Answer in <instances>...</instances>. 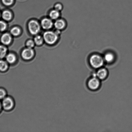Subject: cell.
I'll list each match as a JSON object with an SVG mask.
<instances>
[{"label": "cell", "instance_id": "d6986e66", "mask_svg": "<svg viewBox=\"0 0 132 132\" xmlns=\"http://www.w3.org/2000/svg\"><path fill=\"white\" fill-rule=\"evenodd\" d=\"M6 93L4 89L0 88V100L3 99L6 97Z\"/></svg>", "mask_w": 132, "mask_h": 132}, {"label": "cell", "instance_id": "ac0fdd59", "mask_svg": "<svg viewBox=\"0 0 132 132\" xmlns=\"http://www.w3.org/2000/svg\"><path fill=\"white\" fill-rule=\"evenodd\" d=\"M34 42L36 45H40L43 42V38L40 36H37L34 38Z\"/></svg>", "mask_w": 132, "mask_h": 132}, {"label": "cell", "instance_id": "ffe728a7", "mask_svg": "<svg viewBox=\"0 0 132 132\" xmlns=\"http://www.w3.org/2000/svg\"><path fill=\"white\" fill-rule=\"evenodd\" d=\"M6 28V24L4 22L0 21V31H3Z\"/></svg>", "mask_w": 132, "mask_h": 132}, {"label": "cell", "instance_id": "e0dca14e", "mask_svg": "<svg viewBox=\"0 0 132 132\" xmlns=\"http://www.w3.org/2000/svg\"><path fill=\"white\" fill-rule=\"evenodd\" d=\"M7 49L4 46H0V59L4 57L6 53Z\"/></svg>", "mask_w": 132, "mask_h": 132}, {"label": "cell", "instance_id": "6da1fadb", "mask_svg": "<svg viewBox=\"0 0 132 132\" xmlns=\"http://www.w3.org/2000/svg\"><path fill=\"white\" fill-rule=\"evenodd\" d=\"M89 62L93 68H100L104 64L105 61L103 56L97 53H94L90 55Z\"/></svg>", "mask_w": 132, "mask_h": 132}, {"label": "cell", "instance_id": "30bf717a", "mask_svg": "<svg viewBox=\"0 0 132 132\" xmlns=\"http://www.w3.org/2000/svg\"><path fill=\"white\" fill-rule=\"evenodd\" d=\"M1 42L5 45H8L11 41V37L10 35L8 33H5L1 37Z\"/></svg>", "mask_w": 132, "mask_h": 132}, {"label": "cell", "instance_id": "5b68a950", "mask_svg": "<svg viewBox=\"0 0 132 132\" xmlns=\"http://www.w3.org/2000/svg\"><path fill=\"white\" fill-rule=\"evenodd\" d=\"M99 79L96 77H94L90 79L88 82V86L92 90H96L99 87L100 85Z\"/></svg>", "mask_w": 132, "mask_h": 132}, {"label": "cell", "instance_id": "d4e9b609", "mask_svg": "<svg viewBox=\"0 0 132 132\" xmlns=\"http://www.w3.org/2000/svg\"><path fill=\"white\" fill-rule=\"evenodd\" d=\"M2 103H1V102H0V111H1V108H2Z\"/></svg>", "mask_w": 132, "mask_h": 132}, {"label": "cell", "instance_id": "2e32d148", "mask_svg": "<svg viewBox=\"0 0 132 132\" xmlns=\"http://www.w3.org/2000/svg\"><path fill=\"white\" fill-rule=\"evenodd\" d=\"M20 30L17 27H14L10 31V33L12 35L17 36L19 35L20 33Z\"/></svg>", "mask_w": 132, "mask_h": 132}, {"label": "cell", "instance_id": "52a82bcc", "mask_svg": "<svg viewBox=\"0 0 132 132\" xmlns=\"http://www.w3.org/2000/svg\"><path fill=\"white\" fill-rule=\"evenodd\" d=\"M105 62L108 63H111L114 60L115 56L113 53L111 52H108L106 53L103 56Z\"/></svg>", "mask_w": 132, "mask_h": 132}, {"label": "cell", "instance_id": "8992f818", "mask_svg": "<svg viewBox=\"0 0 132 132\" xmlns=\"http://www.w3.org/2000/svg\"><path fill=\"white\" fill-rule=\"evenodd\" d=\"M34 52L32 48H28L24 49L22 52L21 56L24 60H29L33 57Z\"/></svg>", "mask_w": 132, "mask_h": 132}, {"label": "cell", "instance_id": "cb8c5ba5", "mask_svg": "<svg viewBox=\"0 0 132 132\" xmlns=\"http://www.w3.org/2000/svg\"><path fill=\"white\" fill-rule=\"evenodd\" d=\"M59 30L57 29V30L56 31V32H55V33L58 36V35L60 34V31Z\"/></svg>", "mask_w": 132, "mask_h": 132}, {"label": "cell", "instance_id": "5bb4252c", "mask_svg": "<svg viewBox=\"0 0 132 132\" xmlns=\"http://www.w3.org/2000/svg\"><path fill=\"white\" fill-rule=\"evenodd\" d=\"M49 15L50 18L52 19H56L59 17V11L56 10H52L50 12Z\"/></svg>", "mask_w": 132, "mask_h": 132}, {"label": "cell", "instance_id": "277c9868", "mask_svg": "<svg viewBox=\"0 0 132 132\" xmlns=\"http://www.w3.org/2000/svg\"><path fill=\"white\" fill-rule=\"evenodd\" d=\"M2 106L6 111L12 109L14 106V102L12 98L10 97H6L3 99Z\"/></svg>", "mask_w": 132, "mask_h": 132}, {"label": "cell", "instance_id": "603a6c76", "mask_svg": "<svg viewBox=\"0 0 132 132\" xmlns=\"http://www.w3.org/2000/svg\"><path fill=\"white\" fill-rule=\"evenodd\" d=\"M62 6L60 4H58L56 5L55 6V10L58 11H60L62 9Z\"/></svg>", "mask_w": 132, "mask_h": 132}, {"label": "cell", "instance_id": "4fadbf2b", "mask_svg": "<svg viewBox=\"0 0 132 132\" xmlns=\"http://www.w3.org/2000/svg\"><path fill=\"white\" fill-rule=\"evenodd\" d=\"M3 18L5 20L9 21L11 19L12 15L11 12L8 10H5L3 12L2 14Z\"/></svg>", "mask_w": 132, "mask_h": 132}, {"label": "cell", "instance_id": "7c38bea8", "mask_svg": "<svg viewBox=\"0 0 132 132\" xmlns=\"http://www.w3.org/2000/svg\"><path fill=\"white\" fill-rule=\"evenodd\" d=\"M6 60L9 64H13L16 61V56L13 54H10L6 56Z\"/></svg>", "mask_w": 132, "mask_h": 132}, {"label": "cell", "instance_id": "ba28073f", "mask_svg": "<svg viewBox=\"0 0 132 132\" xmlns=\"http://www.w3.org/2000/svg\"><path fill=\"white\" fill-rule=\"evenodd\" d=\"M53 24L52 21L50 19L47 18H45L41 21V26L44 29H50L52 27Z\"/></svg>", "mask_w": 132, "mask_h": 132}, {"label": "cell", "instance_id": "3957f363", "mask_svg": "<svg viewBox=\"0 0 132 132\" xmlns=\"http://www.w3.org/2000/svg\"><path fill=\"white\" fill-rule=\"evenodd\" d=\"M28 29L30 33L33 35H37L40 31L41 27L38 22L32 20L28 24Z\"/></svg>", "mask_w": 132, "mask_h": 132}, {"label": "cell", "instance_id": "9c48e42d", "mask_svg": "<svg viewBox=\"0 0 132 132\" xmlns=\"http://www.w3.org/2000/svg\"><path fill=\"white\" fill-rule=\"evenodd\" d=\"M108 75V72L105 69H99L96 73V77L99 79L103 80Z\"/></svg>", "mask_w": 132, "mask_h": 132}, {"label": "cell", "instance_id": "8fae6325", "mask_svg": "<svg viewBox=\"0 0 132 132\" xmlns=\"http://www.w3.org/2000/svg\"><path fill=\"white\" fill-rule=\"evenodd\" d=\"M66 26L65 22L64 20L59 19L57 20L54 23V26L57 29H63L65 28Z\"/></svg>", "mask_w": 132, "mask_h": 132}, {"label": "cell", "instance_id": "7a4b0ae2", "mask_svg": "<svg viewBox=\"0 0 132 132\" xmlns=\"http://www.w3.org/2000/svg\"><path fill=\"white\" fill-rule=\"evenodd\" d=\"M58 36L55 32L48 31L43 34V39L45 42L49 45H52L56 42Z\"/></svg>", "mask_w": 132, "mask_h": 132}, {"label": "cell", "instance_id": "9a60e30c", "mask_svg": "<svg viewBox=\"0 0 132 132\" xmlns=\"http://www.w3.org/2000/svg\"><path fill=\"white\" fill-rule=\"evenodd\" d=\"M8 68V65L6 62L3 60H0V71L5 72L7 70Z\"/></svg>", "mask_w": 132, "mask_h": 132}, {"label": "cell", "instance_id": "44dd1931", "mask_svg": "<svg viewBox=\"0 0 132 132\" xmlns=\"http://www.w3.org/2000/svg\"><path fill=\"white\" fill-rule=\"evenodd\" d=\"M4 5L7 6H10L12 4L13 0H2Z\"/></svg>", "mask_w": 132, "mask_h": 132}, {"label": "cell", "instance_id": "7402d4cb", "mask_svg": "<svg viewBox=\"0 0 132 132\" xmlns=\"http://www.w3.org/2000/svg\"><path fill=\"white\" fill-rule=\"evenodd\" d=\"M26 45L28 48H32L34 46L35 42L33 41L29 40L27 42Z\"/></svg>", "mask_w": 132, "mask_h": 132}]
</instances>
